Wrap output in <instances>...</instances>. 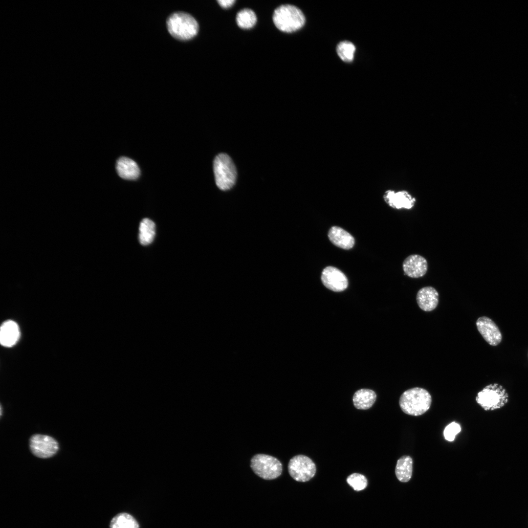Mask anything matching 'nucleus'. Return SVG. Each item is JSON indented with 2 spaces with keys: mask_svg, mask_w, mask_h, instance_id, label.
Returning a JSON list of instances; mask_svg holds the SVG:
<instances>
[{
  "mask_svg": "<svg viewBox=\"0 0 528 528\" xmlns=\"http://www.w3.org/2000/svg\"><path fill=\"white\" fill-rule=\"evenodd\" d=\"M330 240L335 245L344 249L352 247L354 243L353 237L348 232L338 226L332 227L328 234Z\"/></svg>",
  "mask_w": 528,
  "mask_h": 528,
  "instance_id": "dca6fc26",
  "label": "nucleus"
},
{
  "mask_svg": "<svg viewBox=\"0 0 528 528\" xmlns=\"http://www.w3.org/2000/svg\"><path fill=\"white\" fill-rule=\"evenodd\" d=\"M116 169L121 178L128 180L136 179L139 177L140 173L137 163L127 157H121L117 160Z\"/></svg>",
  "mask_w": 528,
  "mask_h": 528,
  "instance_id": "2eb2a0df",
  "label": "nucleus"
},
{
  "mask_svg": "<svg viewBox=\"0 0 528 528\" xmlns=\"http://www.w3.org/2000/svg\"><path fill=\"white\" fill-rule=\"evenodd\" d=\"M155 234L154 223L148 218L142 220L139 226L138 239L143 245H147L153 241Z\"/></svg>",
  "mask_w": 528,
  "mask_h": 528,
  "instance_id": "6ab92c4d",
  "label": "nucleus"
},
{
  "mask_svg": "<svg viewBox=\"0 0 528 528\" xmlns=\"http://www.w3.org/2000/svg\"><path fill=\"white\" fill-rule=\"evenodd\" d=\"M384 198L390 206L396 209H410L414 205L416 200L414 198L405 191L396 193L393 191H388Z\"/></svg>",
  "mask_w": 528,
  "mask_h": 528,
  "instance_id": "4468645a",
  "label": "nucleus"
},
{
  "mask_svg": "<svg viewBox=\"0 0 528 528\" xmlns=\"http://www.w3.org/2000/svg\"><path fill=\"white\" fill-rule=\"evenodd\" d=\"M316 466L308 457L298 455L292 458L288 464V471L295 481L305 482L310 480L315 474Z\"/></svg>",
  "mask_w": 528,
  "mask_h": 528,
  "instance_id": "0eeeda50",
  "label": "nucleus"
},
{
  "mask_svg": "<svg viewBox=\"0 0 528 528\" xmlns=\"http://www.w3.org/2000/svg\"><path fill=\"white\" fill-rule=\"evenodd\" d=\"M376 398L375 393L370 389H361L355 392L352 400L354 407L360 410L371 408Z\"/></svg>",
  "mask_w": 528,
  "mask_h": 528,
  "instance_id": "f3484780",
  "label": "nucleus"
},
{
  "mask_svg": "<svg viewBox=\"0 0 528 528\" xmlns=\"http://www.w3.org/2000/svg\"><path fill=\"white\" fill-rule=\"evenodd\" d=\"M477 329L484 339L491 346L498 345L502 340V334L497 325L489 318L482 316L476 321Z\"/></svg>",
  "mask_w": 528,
  "mask_h": 528,
  "instance_id": "9d476101",
  "label": "nucleus"
},
{
  "mask_svg": "<svg viewBox=\"0 0 528 528\" xmlns=\"http://www.w3.org/2000/svg\"><path fill=\"white\" fill-rule=\"evenodd\" d=\"M402 268L404 273L413 278L423 276L428 269L426 259L418 254H412L408 256L403 261Z\"/></svg>",
  "mask_w": 528,
  "mask_h": 528,
  "instance_id": "9b49d317",
  "label": "nucleus"
},
{
  "mask_svg": "<svg viewBox=\"0 0 528 528\" xmlns=\"http://www.w3.org/2000/svg\"><path fill=\"white\" fill-rule=\"evenodd\" d=\"M29 448L35 456L48 458L55 455L59 450V444L53 438L45 435L35 434L29 440Z\"/></svg>",
  "mask_w": 528,
  "mask_h": 528,
  "instance_id": "6e6552de",
  "label": "nucleus"
},
{
  "mask_svg": "<svg viewBox=\"0 0 528 528\" xmlns=\"http://www.w3.org/2000/svg\"><path fill=\"white\" fill-rule=\"evenodd\" d=\"M213 170L217 186L221 190L231 188L235 183L237 171L230 156L226 154L220 153L215 158Z\"/></svg>",
  "mask_w": 528,
  "mask_h": 528,
  "instance_id": "39448f33",
  "label": "nucleus"
},
{
  "mask_svg": "<svg viewBox=\"0 0 528 528\" xmlns=\"http://www.w3.org/2000/svg\"><path fill=\"white\" fill-rule=\"evenodd\" d=\"M20 337V330L18 325L14 321L7 320L4 322L0 330V342L4 347H11L18 341Z\"/></svg>",
  "mask_w": 528,
  "mask_h": 528,
  "instance_id": "ddd939ff",
  "label": "nucleus"
},
{
  "mask_svg": "<svg viewBox=\"0 0 528 528\" xmlns=\"http://www.w3.org/2000/svg\"><path fill=\"white\" fill-rule=\"evenodd\" d=\"M217 1L221 7L224 8L231 7L235 2L234 0H220Z\"/></svg>",
  "mask_w": 528,
  "mask_h": 528,
  "instance_id": "393cba45",
  "label": "nucleus"
},
{
  "mask_svg": "<svg viewBox=\"0 0 528 528\" xmlns=\"http://www.w3.org/2000/svg\"><path fill=\"white\" fill-rule=\"evenodd\" d=\"M321 280L327 288L335 292L344 290L348 285L345 275L337 268L332 266H328L323 270Z\"/></svg>",
  "mask_w": 528,
  "mask_h": 528,
  "instance_id": "1a4fd4ad",
  "label": "nucleus"
},
{
  "mask_svg": "<svg viewBox=\"0 0 528 528\" xmlns=\"http://www.w3.org/2000/svg\"><path fill=\"white\" fill-rule=\"evenodd\" d=\"M348 484L356 491H360L365 489L367 485V480L366 477L359 473H353L347 478Z\"/></svg>",
  "mask_w": 528,
  "mask_h": 528,
  "instance_id": "5701e85b",
  "label": "nucleus"
},
{
  "mask_svg": "<svg viewBox=\"0 0 528 528\" xmlns=\"http://www.w3.org/2000/svg\"><path fill=\"white\" fill-rule=\"evenodd\" d=\"M110 528H139V525L132 515L127 512H121L111 519Z\"/></svg>",
  "mask_w": 528,
  "mask_h": 528,
  "instance_id": "aec40b11",
  "label": "nucleus"
},
{
  "mask_svg": "<svg viewBox=\"0 0 528 528\" xmlns=\"http://www.w3.org/2000/svg\"><path fill=\"white\" fill-rule=\"evenodd\" d=\"M169 32L174 38L180 40H190L197 35L198 24L190 14L177 12L172 14L167 21Z\"/></svg>",
  "mask_w": 528,
  "mask_h": 528,
  "instance_id": "7ed1b4c3",
  "label": "nucleus"
},
{
  "mask_svg": "<svg viewBox=\"0 0 528 528\" xmlns=\"http://www.w3.org/2000/svg\"><path fill=\"white\" fill-rule=\"evenodd\" d=\"M236 22L240 27L242 29H250L255 25L257 17L252 10L243 9L237 13Z\"/></svg>",
  "mask_w": 528,
  "mask_h": 528,
  "instance_id": "412c9836",
  "label": "nucleus"
},
{
  "mask_svg": "<svg viewBox=\"0 0 528 528\" xmlns=\"http://www.w3.org/2000/svg\"><path fill=\"white\" fill-rule=\"evenodd\" d=\"M461 431L460 425L456 422H452L446 426L443 431V435L446 440L452 441L455 440L456 435Z\"/></svg>",
  "mask_w": 528,
  "mask_h": 528,
  "instance_id": "b1692460",
  "label": "nucleus"
},
{
  "mask_svg": "<svg viewBox=\"0 0 528 528\" xmlns=\"http://www.w3.org/2000/svg\"><path fill=\"white\" fill-rule=\"evenodd\" d=\"M273 21L280 31L291 33L301 29L306 22L305 15L298 7L290 4L282 5L273 13Z\"/></svg>",
  "mask_w": 528,
  "mask_h": 528,
  "instance_id": "f03ea898",
  "label": "nucleus"
},
{
  "mask_svg": "<svg viewBox=\"0 0 528 528\" xmlns=\"http://www.w3.org/2000/svg\"><path fill=\"white\" fill-rule=\"evenodd\" d=\"M432 397L425 389L415 387L407 390L401 395L399 404L405 414L418 416L423 415L430 408Z\"/></svg>",
  "mask_w": 528,
  "mask_h": 528,
  "instance_id": "f257e3e1",
  "label": "nucleus"
},
{
  "mask_svg": "<svg viewBox=\"0 0 528 528\" xmlns=\"http://www.w3.org/2000/svg\"><path fill=\"white\" fill-rule=\"evenodd\" d=\"M508 400L506 390L498 383L486 386L476 397L477 403L485 411L499 410L507 404Z\"/></svg>",
  "mask_w": 528,
  "mask_h": 528,
  "instance_id": "20e7f679",
  "label": "nucleus"
},
{
  "mask_svg": "<svg viewBox=\"0 0 528 528\" xmlns=\"http://www.w3.org/2000/svg\"><path fill=\"white\" fill-rule=\"evenodd\" d=\"M336 51L342 61L347 63L351 62L354 58L355 46L349 41H343L337 45Z\"/></svg>",
  "mask_w": 528,
  "mask_h": 528,
  "instance_id": "4be33fe9",
  "label": "nucleus"
},
{
  "mask_svg": "<svg viewBox=\"0 0 528 528\" xmlns=\"http://www.w3.org/2000/svg\"><path fill=\"white\" fill-rule=\"evenodd\" d=\"M418 307L423 311H431L435 309L439 303V293L432 286L420 288L416 297Z\"/></svg>",
  "mask_w": 528,
  "mask_h": 528,
  "instance_id": "f8f14e48",
  "label": "nucleus"
},
{
  "mask_svg": "<svg viewBox=\"0 0 528 528\" xmlns=\"http://www.w3.org/2000/svg\"><path fill=\"white\" fill-rule=\"evenodd\" d=\"M413 472V460L409 456H403L396 462L395 473L397 479L406 483L411 478Z\"/></svg>",
  "mask_w": 528,
  "mask_h": 528,
  "instance_id": "a211bd4d",
  "label": "nucleus"
},
{
  "mask_svg": "<svg viewBox=\"0 0 528 528\" xmlns=\"http://www.w3.org/2000/svg\"><path fill=\"white\" fill-rule=\"evenodd\" d=\"M250 466L253 472L263 479L269 480L277 478L282 472V465L276 458L258 454L251 460Z\"/></svg>",
  "mask_w": 528,
  "mask_h": 528,
  "instance_id": "423d86ee",
  "label": "nucleus"
}]
</instances>
